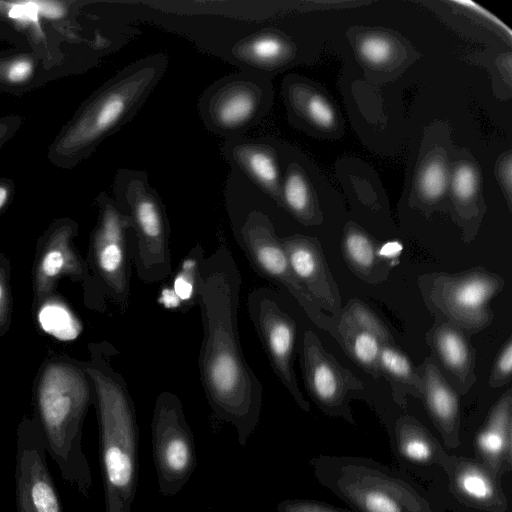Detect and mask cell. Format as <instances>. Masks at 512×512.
Returning <instances> with one entry per match:
<instances>
[{
	"mask_svg": "<svg viewBox=\"0 0 512 512\" xmlns=\"http://www.w3.org/2000/svg\"><path fill=\"white\" fill-rule=\"evenodd\" d=\"M241 283L237 263L225 244L203 258L196 293L203 326L198 358L201 384L213 415L235 428L244 447L260 420L262 385L240 345Z\"/></svg>",
	"mask_w": 512,
	"mask_h": 512,
	"instance_id": "cell-1",
	"label": "cell"
},
{
	"mask_svg": "<svg viewBox=\"0 0 512 512\" xmlns=\"http://www.w3.org/2000/svg\"><path fill=\"white\" fill-rule=\"evenodd\" d=\"M96 394L105 512H131L138 481L139 431L121 374L101 357L86 369Z\"/></svg>",
	"mask_w": 512,
	"mask_h": 512,
	"instance_id": "cell-2",
	"label": "cell"
},
{
	"mask_svg": "<svg viewBox=\"0 0 512 512\" xmlns=\"http://www.w3.org/2000/svg\"><path fill=\"white\" fill-rule=\"evenodd\" d=\"M310 465L317 481L354 512H447L415 477L370 457L320 454Z\"/></svg>",
	"mask_w": 512,
	"mask_h": 512,
	"instance_id": "cell-3",
	"label": "cell"
},
{
	"mask_svg": "<svg viewBox=\"0 0 512 512\" xmlns=\"http://www.w3.org/2000/svg\"><path fill=\"white\" fill-rule=\"evenodd\" d=\"M90 400L89 384L81 370L50 366L38 391V424L49 456L62 479L88 498L93 480L82 447V426Z\"/></svg>",
	"mask_w": 512,
	"mask_h": 512,
	"instance_id": "cell-4",
	"label": "cell"
},
{
	"mask_svg": "<svg viewBox=\"0 0 512 512\" xmlns=\"http://www.w3.org/2000/svg\"><path fill=\"white\" fill-rule=\"evenodd\" d=\"M168 67L156 53L119 71L88 103L61 142L70 153L87 151L130 121L148 99Z\"/></svg>",
	"mask_w": 512,
	"mask_h": 512,
	"instance_id": "cell-5",
	"label": "cell"
},
{
	"mask_svg": "<svg viewBox=\"0 0 512 512\" xmlns=\"http://www.w3.org/2000/svg\"><path fill=\"white\" fill-rule=\"evenodd\" d=\"M114 201L130 222L129 245L138 278L153 284L172 273L170 225L165 206L145 172L119 170Z\"/></svg>",
	"mask_w": 512,
	"mask_h": 512,
	"instance_id": "cell-6",
	"label": "cell"
},
{
	"mask_svg": "<svg viewBox=\"0 0 512 512\" xmlns=\"http://www.w3.org/2000/svg\"><path fill=\"white\" fill-rule=\"evenodd\" d=\"M418 282L427 306L437 317L472 333L490 325V301L505 285L500 275L483 268L422 275Z\"/></svg>",
	"mask_w": 512,
	"mask_h": 512,
	"instance_id": "cell-7",
	"label": "cell"
},
{
	"mask_svg": "<svg viewBox=\"0 0 512 512\" xmlns=\"http://www.w3.org/2000/svg\"><path fill=\"white\" fill-rule=\"evenodd\" d=\"M272 101L268 76L240 70L209 85L197 109L208 131L224 139L243 136L259 123Z\"/></svg>",
	"mask_w": 512,
	"mask_h": 512,
	"instance_id": "cell-8",
	"label": "cell"
},
{
	"mask_svg": "<svg viewBox=\"0 0 512 512\" xmlns=\"http://www.w3.org/2000/svg\"><path fill=\"white\" fill-rule=\"evenodd\" d=\"M236 228L235 237L254 269L283 287L317 327L336 339V321L319 307L297 280L269 216L259 208H252L237 222Z\"/></svg>",
	"mask_w": 512,
	"mask_h": 512,
	"instance_id": "cell-9",
	"label": "cell"
},
{
	"mask_svg": "<svg viewBox=\"0 0 512 512\" xmlns=\"http://www.w3.org/2000/svg\"><path fill=\"white\" fill-rule=\"evenodd\" d=\"M153 459L162 496H175L190 480L196 465V446L177 395L162 391L151 421Z\"/></svg>",
	"mask_w": 512,
	"mask_h": 512,
	"instance_id": "cell-10",
	"label": "cell"
},
{
	"mask_svg": "<svg viewBox=\"0 0 512 512\" xmlns=\"http://www.w3.org/2000/svg\"><path fill=\"white\" fill-rule=\"evenodd\" d=\"M440 504L453 512H512L504 481L473 458L448 453L428 482Z\"/></svg>",
	"mask_w": 512,
	"mask_h": 512,
	"instance_id": "cell-11",
	"label": "cell"
},
{
	"mask_svg": "<svg viewBox=\"0 0 512 512\" xmlns=\"http://www.w3.org/2000/svg\"><path fill=\"white\" fill-rule=\"evenodd\" d=\"M247 308L273 372L298 407L309 412L310 405L299 388L293 368L296 321L284 309L278 295L266 287L249 293Z\"/></svg>",
	"mask_w": 512,
	"mask_h": 512,
	"instance_id": "cell-12",
	"label": "cell"
},
{
	"mask_svg": "<svg viewBox=\"0 0 512 512\" xmlns=\"http://www.w3.org/2000/svg\"><path fill=\"white\" fill-rule=\"evenodd\" d=\"M300 363L306 389L319 409L328 416L355 424L350 400L354 392L364 389V385L309 329L303 334Z\"/></svg>",
	"mask_w": 512,
	"mask_h": 512,
	"instance_id": "cell-13",
	"label": "cell"
},
{
	"mask_svg": "<svg viewBox=\"0 0 512 512\" xmlns=\"http://www.w3.org/2000/svg\"><path fill=\"white\" fill-rule=\"evenodd\" d=\"M14 482L17 512H64L38 421H25L18 428Z\"/></svg>",
	"mask_w": 512,
	"mask_h": 512,
	"instance_id": "cell-14",
	"label": "cell"
},
{
	"mask_svg": "<svg viewBox=\"0 0 512 512\" xmlns=\"http://www.w3.org/2000/svg\"><path fill=\"white\" fill-rule=\"evenodd\" d=\"M130 222L111 199H104L94 237V261L106 292L125 310L130 300Z\"/></svg>",
	"mask_w": 512,
	"mask_h": 512,
	"instance_id": "cell-15",
	"label": "cell"
},
{
	"mask_svg": "<svg viewBox=\"0 0 512 512\" xmlns=\"http://www.w3.org/2000/svg\"><path fill=\"white\" fill-rule=\"evenodd\" d=\"M453 453L475 459L505 480L512 472V389H507L476 426L460 430Z\"/></svg>",
	"mask_w": 512,
	"mask_h": 512,
	"instance_id": "cell-16",
	"label": "cell"
},
{
	"mask_svg": "<svg viewBox=\"0 0 512 512\" xmlns=\"http://www.w3.org/2000/svg\"><path fill=\"white\" fill-rule=\"evenodd\" d=\"M385 424L399 468L428 483L449 453L440 438L416 416L406 412L386 418Z\"/></svg>",
	"mask_w": 512,
	"mask_h": 512,
	"instance_id": "cell-17",
	"label": "cell"
},
{
	"mask_svg": "<svg viewBox=\"0 0 512 512\" xmlns=\"http://www.w3.org/2000/svg\"><path fill=\"white\" fill-rule=\"evenodd\" d=\"M279 240L297 280L319 307L337 321L343 310L341 297L319 242L303 235Z\"/></svg>",
	"mask_w": 512,
	"mask_h": 512,
	"instance_id": "cell-18",
	"label": "cell"
},
{
	"mask_svg": "<svg viewBox=\"0 0 512 512\" xmlns=\"http://www.w3.org/2000/svg\"><path fill=\"white\" fill-rule=\"evenodd\" d=\"M336 334V340L359 367L375 379L381 377L379 353L392 335L366 304L349 301L336 321Z\"/></svg>",
	"mask_w": 512,
	"mask_h": 512,
	"instance_id": "cell-19",
	"label": "cell"
},
{
	"mask_svg": "<svg viewBox=\"0 0 512 512\" xmlns=\"http://www.w3.org/2000/svg\"><path fill=\"white\" fill-rule=\"evenodd\" d=\"M221 153L236 174L278 204L281 175L273 145L264 137L224 139Z\"/></svg>",
	"mask_w": 512,
	"mask_h": 512,
	"instance_id": "cell-20",
	"label": "cell"
},
{
	"mask_svg": "<svg viewBox=\"0 0 512 512\" xmlns=\"http://www.w3.org/2000/svg\"><path fill=\"white\" fill-rule=\"evenodd\" d=\"M422 380V395L427 413L449 453L457 450L462 425L458 392L440 372L436 359L426 357L417 367Z\"/></svg>",
	"mask_w": 512,
	"mask_h": 512,
	"instance_id": "cell-21",
	"label": "cell"
},
{
	"mask_svg": "<svg viewBox=\"0 0 512 512\" xmlns=\"http://www.w3.org/2000/svg\"><path fill=\"white\" fill-rule=\"evenodd\" d=\"M426 338L436 355L433 357H438L455 383L454 389L461 394L466 393L475 382L476 376L475 355L464 331L440 319L429 330Z\"/></svg>",
	"mask_w": 512,
	"mask_h": 512,
	"instance_id": "cell-22",
	"label": "cell"
},
{
	"mask_svg": "<svg viewBox=\"0 0 512 512\" xmlns=\"http://www.w3.org/2000/svg\"><path fill=\"white\" fill-rule=\"evenodd\" d=\"M287 44L272 29H260L236 40L227 51V59L240 70L270 75L285 56Z\"/></svg>",
	"mask_w": 512,
	"mask_h": 512,
	"instance_id": "cell-23",
	"label": "cell"
},
{
	"mask_svg": "<svg viewBox=\"0 0 512 512\" xmlns=\"http://www.w3.org/2000/svg\"><path fill=\"white\" fill-rule=\"evenodd\" d=\"M378 364L381 376L391 385L393 400L398 406L406 407L407 396L421 399L422 380L417 368L394 343L393 337L382 345Z\"/></svg>",
	"mask_w": 512,
	"mask_h": 512,
	"instance_id": "cell-24",
	"label": "cell"
},
{
	"mask_svg": "<svg viewBox=\"0 0 512 512\" xmlns=\"http://www.w3.org/2000/svg\"><path fill=\"white\" fill-rule=\"evenodd\" d=\"M343 257L359 278L371 284L387 275L386 261L380 256L375 242L363 231L349 228L342 240Z\"/></svg>",
	"mask_w": 512,
	"mask_h": 512,
	"instance_id": "cell-25",
	"label": "cell"
},
{
	"mask_svg": "<svg viewBox=\"0 0 512 512\" xmlns=\"http://www.w3.org/2000/svg\"><path fill=\"white\" fill-rule=\"evenodd\" d=\"M296 218H310V195L307 183L296 170H288L280 185V201Z\"/></svg>",
	"mask_w": 512,
	"mask_h": 512,
	"instance_id": "cell-26",
	"label": "cell"
},
{
	"mask_svg": "<svg viewBox=\"0 0 512 512\" xmlns=\"http://www.w3.org/2000/svg\"><path fill=\"white\" fill-rule=\"evenodd\" d=\"M205 257L200 244L195 245L183 259L181 268L173 280V292L183 302H196L199 268Z\"/></svg>",
	"mask_w": 512,
	"mask_h": 512,
	"instance_id": "cell-27",
	"label": "cell"
},
{
	"mask_svg": "<svg viewBox=\"0 0 512 512\" xmlns=\"http://www.w3.org/2000/svg\"><path fill=\"white\" fill-rule=\"evenodd\" d=\"M42 329L63 341L73 340L80 333V325L70 312L59 304H46L38 315Z\"/></svg>",
	"mask_w": 512,
	"mask_h": 512,
	"instance_id": "cell-28",
	"label": "cell"
},
{
	"mask_svg": "<svg viewBox=\"0 0 512 512\" xmlns=\"http://www.w3.org/2000/svg\"><path fill=\"white\" fill-rule=\"evenodd\" d=\"M512 376V338L509 337L495 358L489 376V387L500 388L511 380Z\"/></svg>",
	"mask_w": 512,
	"mask_h": 512,
	"instance_id": "cell-29",
	"label": "cell"
},
{
	"mask_svg": "<svg viewBox=\"0 0 512 512\" xmlns=\"http://www.w3.org/2000/svg\"><path fill=\"white\" fill-rule=\"evenodd\" d=\"M445 185L444 167L438 162L428 165L420 179V189L423 196L426 199L435 200L443 194Z\"/></svg>",
	"mask_w": 512,
	"mask_h": 512,
	"instance_id": "cell-30",
	"label": "cell"
},
{
	"mask_svg": "<svg viewBox=\"0 0 512 512\" xmlns=\"http://www.w3.org/2000/svg\"><path fill=\"white\" fill-rule=\"evenodd\" d=\"M277 512H351L314 499H285L276 506Z\"/></svg>",
	"mask_w": 512,
	"mask_h": 512,
	"instance_id": "cell-31",
	"label": "cell"
},
{
	"mask_svg": "<svg viewBox=\"0 0 512 512\" xmlns=\"http://www.w3.org/2000/svg\"><path fill=\"white\" fill-rule=\"evenodd\" d=\"M475 189L476 177L473 170L468 166L458 168L453 178V190L456 196L467 200L474 195Z\"/></svg>",
	"mask_w": 512,
	"mask_h": 512,
	"instance_id": "cell-32",
	"label": "cell"
},
{
	"mask_svg": "<svg viewBox=\"0 0 512 512\" xmlns=\"http://www.w3.org/2000/svg\"><path fill=\"white\" fill-rule=\"evenodd\" d=\"M302 108L312 121L321 126H329L333 121L331 108L320 97H309L306 104L302 105Z\"/></svg>",
	"mask_w": 512,
	"mask_h": 512,
	"instance_id": "cell-33",
	"label": "cell"
},
{
	"mask_svg": "<svg viewBox=\"0 0 512 512\" xmlns=\"http://www.w3.org/2000/svg\"><path fill=\"white\" fill-rule=\"evenodd\" d=\"M389 43L380 37H370L361 44L362 55L372 63L384 62L390 54Z\"/></svg>",
	"mask_w": 512,
	"mask_h": 512,
	"instance_id": "cell-34",
	"label": "cell"
},
{
	"mask_svg": "<svg viewBox=\"0 0 512 512\" xmlns=\"http://www.w3.org/2000/svg\"><path fill=\"white\" fill-rule=\"evenodd\" d=\"M32 70L33 66L30 61L19 59L9 65L6 76L12 83H21L30 77Z\"/></svg>",
	"mask_w": 512,
	"mask_h": 512,
	"instance_id": "cell-35",
	"label": "cell"
},
{
	"mask_svg": "<svg viewBox=\"0 0 512 512\" xmlns=\"http://www.w3.org/2000/svg\"><path fill=\"white\" fill-rule=\"evenodd\" d=\"M65 258L61 251L51 250L43 258L42 270L49 277L56 276L62 269Z\"/></svg>",
	"mask_w": 512,
	"mask_h": 512,
	"instance_id": "cell-36",
	"label": "cell"
},
{
	"mask_svg": "<svg viewBox=\"0 0 512 512\" xmlns=\"http://www.w3.org/2000/svg\"><path fill=\"white\" fill-rule=\"evenodd\" d=\"M401 246L398 243H387L382 248H379L380 256L387 262L393 256L399 254Z\"/></svg>",
	"mask_w": 512,
	"mask_h": 512,
	"instance_id": "cell-37",
	"label": "cell"
},
{
	"mask_svg": "<svg viewBox=\"0 0 512 512\" xmlns=\"http://www.w3.org/2000/svg\"><path fill=\"white\" fill-rule=\"evenodd\" d=\"M8 192L3 186H0V208L4 205L7 200Z\"/></svg>",
	"mask_w": 512,
	"mask_h": 512,
	"instance_id": "cell-38",
	"label": "cell"
},
{
	"mask_svg": "<svg viewBox=\"0 0 512 512\" xmlns=\"http://www.w3.org/2000/svg\"><path fill=\"white\" fill-rule=\"evenodd\" d=\"M2 296V287L0 286V298Z\"/></svg>",
	"mask_w": 512,
	"mask_h": 512,
	"instance_id": "cell-39",
	"label": "cell"
}]
</instances>
